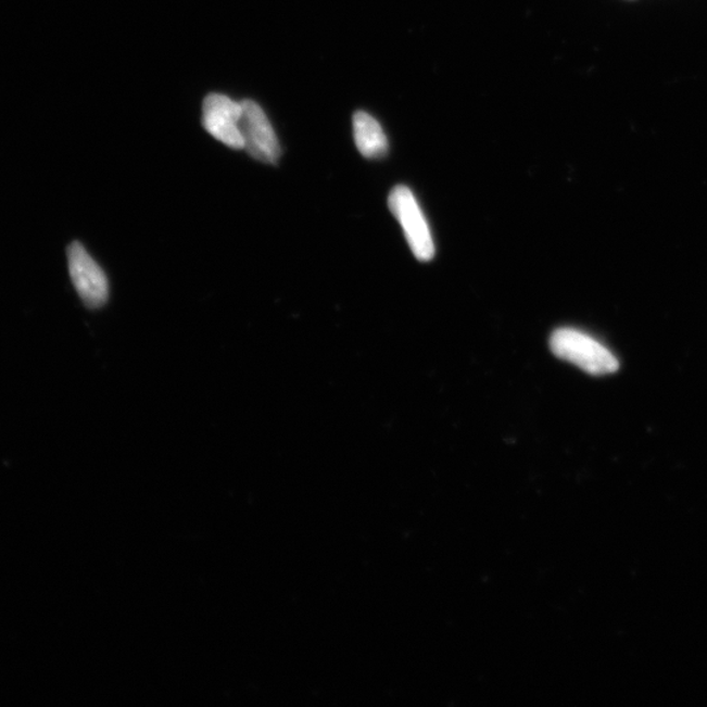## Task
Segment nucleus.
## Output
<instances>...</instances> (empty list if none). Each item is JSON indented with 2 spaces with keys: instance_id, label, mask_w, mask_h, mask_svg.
Instances as JSON below:
<instances>
[{
  "instance_id": "nucleus-1",
  "label": "nucleus",
  "mask_w": 707,
  "mask_h": 707,
  "mask_svg": "<svg viewBox=\"0 0 707 707\" xmlns=\"http://www.w3.org/2000/svg\"><path fill=\"white\" fill-rule=\"evenodd\" d=\"M551 349L557 358L570 362L590 375L615 374L620 367L619 359L609 349L581 330L557 329L551 337Z\"/></svg>"
},
{
  "instance_id": "nucleus-2",
  "label": "nucleus",
  "mask_w": 707,
  "mask_h": 707,
  "mask_svg": "<svg viewBox=\"0 0 707 707\" xmlns=\"http://www.w3.org/2000/svg\"><path fill=\"white\" fill-rule=\"evenodd\" d=\"M388 206L403 227L407 244H409L414 256L419 261H430L434 257L435 247L428 220H426L412 190L404 185H399L392 190L390 199H388Z\"/></svg>"
},
{
  "instance_id": "nucleus-3",
  "label": "nucleus",
  "mask_w": 707,
  "mask_h": 707,
  "mask_svg": "<svg viewBox=\"0 0 707 707\" xmlns=\"http://www.w3.org/2000/svg\"><path fill=\"white\" fill-rule=\"evenodd\" d=\"M240 131L248 154L258 162L278 163L282 150L276 131L263 108L252 100L241 101Z\"/></svg>"
},
{
  "instance_id": "nucleus-4",
  "label": "nucleus",
  "mask_w": 707,
  "mask_h": 707,
  "mask_svg": "<svg viewBox=\"0 0 707 707\" xmlns=\"http://www.w3.org/2000/svg\"><path fill=\"white\" fill-rule=\"evenodd\" d=\"M68 266L75 289L87 307H103L110 298V283L103 269L80 243L70 245Z\"/></svg>"
},
{
  "instance_id": "nucleus-5",
  "label": "nucleus",
  "mask_w": 707,
  "mask_h": 707,
  "mask_svg": "<svg viewBox=\"0 0 707 707\" xmlns=\"http://www.w3.org/2000/svg\"><path fill=\"white\" fill-rule=\"evenodd\" d=\"M241 103L225 94L213 93L203 101V127L223 144L235 150L244 149L240 131Z\"/></svg>"
},
{
  "instance_id": "nucleus-6",
  "label": "nucleus",
  "mask_w": 707,
  "mask_h": 707,
  "mask_svg": "<svg viewBox=\"0 0 707 707\" xmlns=\"http://www.w3.org/2000/svg\"><path fill=\"white\" fill-rule=\"evenodd\" d=\"M356 149L367 159L383 157L388 152V139L383 129L366 112H356L353 119Z\"/></svg>"
}]
</instances>
